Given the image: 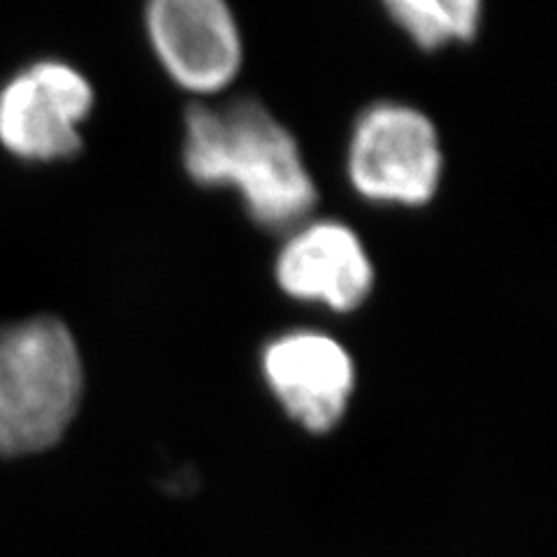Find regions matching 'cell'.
Segmentation results:
<instances>
[{"label": "cell", "mask_w": 557, "mask_h": 557, "mask_svg": "<svg viewBox=\"0 0 557 557\" xmlns=\"http://www.w3.org/2000/svg\"><path fill=\"white\" fill-rule=\"evenodd\" d=\"M263 374L278 405L313 434L337 428L356 386L351 356L317 330L272 339L263 351Z\"/></svg>", "instance_id": "6"}, {"label": "cell", "mask_w": 557, "mask_h": 557, "mask_svg": "<svg viewBox=\"0 0 557 557\" xmlns=\"http://www.w3.org/2000/svg\"><path fill=\"white\" fill-rule=\"evenodd\" d=\"M184 168L200 186L235 188L263 228H293L317 205L298 143L256 100H237L223 110L190 108Z\"/></svg>", "instance_id": "1"}, {"label": "cell", "mask_w": 557, "mask_h": 557, "mask_svg": "<svg viewBox=\"0 0 557 557\" xmlns=\"http://www.w3.org/2000/svg\"><path fill=\"white\" fill-rule=\"evenodd\" d=\"M388 14L423 49L472 40L483 0H383Z\"/></svg>", "instance_id": "8"}, {"label": "cell", "mask_w": 557, "mask_h": 557, "mask_svg": "<svg viewBox=\"0 0 557 557\" xmlns=\"http://www.w3.org/2000/svg\"><path fill=\"white\" fill-rule=\"evenodd\" d=\"M91 108V84L75 67L35 63L0 91V143L24 161L70 159L82 149L79 126Z\"/></svg>", "instance_id": "4"}, {"label": "cell", "mask_w": 557, "mask_h": 557, "mask_svg": "<svg viewBox=\"0 0 557 557\" xmlns=\"http://www.w3.org/2000/svg\"><path fill=\"white\" fill-rule=\"evenodd\" d=\"M147 30L168 75L188 91H221L242 65L239 28L225 0H149Z\"/></svg>", "instance_id": "5"}, {"label": "cell", "mask_w": 557, "mask_h": 557, "mask_svg": "<svg viewBox=\"0 0 557 557\" xmlns=\"http://www.w3.org/2000/svg\"><path fill=\"white\" fill-rule=\"evenodd\" d=\"M442 147L432 121L409 104L379 102L356 121L348 177L362 198L418 207L442 180Z\"/></svg>", "instance_id": "3"}, {"label": "cell", "mask_w": 557, "mask_h": 557, "mask_svg": "<svg viewBox=\"0 0 557 557\" xmlns=\"http://www.w3.org/2000/svg\"><path fill=\"white\" fill-rule=\"evenodd\" d=\"M276 282L295 300L354 311L372 290L374 268L358 235L339 221H313L276 258Z\"/></svg>", "instance_id": "7"}, {"label": "cell", "mask_w": 557, "mask_h": 557, "mask_svg": "<svg viewBox=\"0 0 557 557\" xmlns=\"http://www.w3.org/2000/svg\"><path fill=\"white\" fill-rule=\"evenodd\" d=\"M82 358L70 330L51 317L0 330V456L54 446L79 407Z\"/></svg>", "instance_id": "2"}]
</instances>
